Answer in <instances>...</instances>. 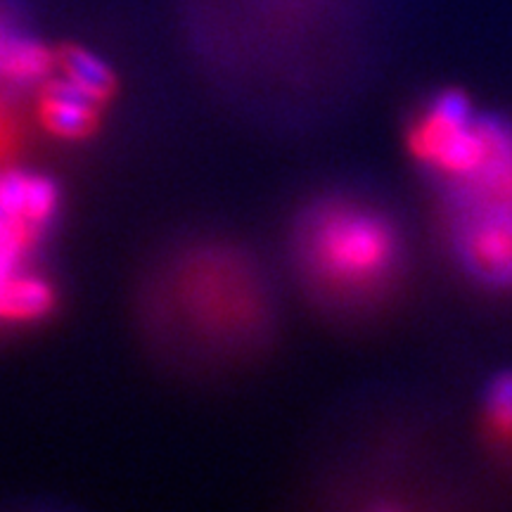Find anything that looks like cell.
<instances>
[{"instance_id":"obj_1","label":"cell","mask_w":512,"mask_h":512,"mask_svg":"<svg viewBox=\"0 0 512 512\" xmlns=\"http://www.w3.org/2000/svg\"><path fill=\"white\" fill-rule=\"evenodd\" d=\"M439 190L441 223L453 261L475 285L512 290V124L451 114L420 152Z\"/></svg>"},{"instance_id":"obj_2","label":"cell","mask_w":512,"mask_h":512,"mask_svg":"<svg viewBox=\"0 0 512 512\" xmlns=\"http://www.w3.org/2000/svg\"><path fill=\"white\" fill-rule=\"evenodd\" d=\"M406 233L394 211L366 197L318 202L299 228V259L311 285L347 309L392 297L406 271Z\"/></svg>"},{"instance_id":"obj_3","label":"cell","mask_w":512,"mask_h":512,"mask_svg":"<svg viewBox=\"0 0 512 512\" xmlns=\"http://www.w3.org/2000/svg\"><path fill=\"white\" fill-rule=\"evenodd\" d=\"M169 302L195 335L211 342H245L268 320V297L259 275L228 249L183 256L171 271Z\"/></svg>"},{"instance_id":"obj_4","label":"cell","mask_w":512,"mask_h":512,"mask_svg":"<svg viewBox=\"0 0 512 512\" xmlns=\"http://www.w3.org/2000/svg\"><path fill=\"white\" fill-rule=\"evenodd\" d=\"M55 72V53L24 24L17 0H0V83L38 86Z\"/></svg>"},{"instance_id":"obj_5","label":"cell","mask_w":512,"mask_h":512,"mask_svg":"<svg viewBox=\"0 0 512 512\" xmlns=\"http://www.w3.org/2000/svg\"><path fill=\"white\" fill-rule=\"evenodd\" d=\"M100 105L76 91L67 81L46 79L41 83L36 102L38 124L50 136L62 140H81L98 128Z\"/></svg>"},{"instance_id":"obj_6","label":"cell","mask_w":512,"mask_h":512,"mask_svg":"<svg viewBox=\"0 0 512 512\" xmlns=\"http://www.w3.org/2000/svg\"><path fill=\"white\" fill-rule=\"evenodd\" d=\"M57 211V188L46 176L0 171V214L41 230Z\"/></svg>"},{"instance_id":"obj_7","label":"cell","mask_w":512,"mask_h":512,"mask_svg":"<svg viewBox=\"0 0 512 512\" xmlns=\"http://www.w3.org/2000/svg\"><path fill=\"white\" fill-rule=\"evenodd\" d=\"M55 306V290L41 275L22 268L0 278V320L5 323H36Z\"/></svg>"},{"instance_id":"obj_8","label":"cell","mask_w":512,"mask_h":512,"mask_svg":"<svg viewBox=\"0 0 512 512\" xmlns=\"http://www.w3.org/2000/svg\"><path fill=\"white\" fill-rule=\"evenodd\" d=\"M55 72L69 86L91 98L93 102H107L114 93V74L100 57L79 46H64L55 53Z\"/></svg>"},{"instance_id":"obj_9","label":"cell","mask_w":512,"mask_h":512,"mask_svg":"<svg viewBox=\"0 0 512 512\" xmlns=\"http://www.w3.org/2000/svg\"><path fill=\"white\" fill-rule=\"evenodd\" d=\"M41 230L0 214V278L22 268Z\"/></svg>"},{"instance_id":"obj_10","label":"cell","mask_w":512,"mask_h":512,"mask_svg":"<svg viewBox=\"0 0 512 512\" xmlns=\"http://www.w3.org/2000/svg\"><path fill=\"white\" fill-rule=\"evenodd\" d=\"M22 147V119L15 102L8 98L0 83V166L10 164Z\"/></svg>"}]
</instances>
